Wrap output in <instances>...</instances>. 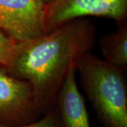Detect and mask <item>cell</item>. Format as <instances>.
<instances>
[{"mask_svg": "<svg viewBox=\"0 0 127 127\" xmlns=\"http://www.w3.org/2000/svg\"><path fill=\"white\" fill-rule=\"evenodd\" d=\"M127 0H47L43 11L44 32L84 16L112 18L126 23Z\"/></svg>", "mask_w": 127, "mask_h": 127, "instance_id": "3957f363", "label": "cell"}, {"mask_svg": "<svg viewBox=\"0 0 127 127\" xmlns=\"http://www.w3.org/2000/svg\"><path fill=\"white\" fill-rule=\"evenodd\" d=\"M76 69L70 68L56 98L62 127H91L86 105L76 83Z\"/></svg>", "mask_w": 127, "mask_h": 127, "instance_id": "8992f818", "label": "cell"}, {"mask_svg": "<svg viewBox=\"0 0 127 127\" xmlns=\"http://www.w3.org/2000/svg\"><path fill=\"white\" fill-rule=\"evenodd\" d=\"M0 127H62L58 112L50 109L42 118L38 119L33 122L23 125L12 126L0 123Z\"/></svg>", "mask_w": 127, "mask_h": 127, "instance_id": "9c48e42d", "label": "cell"}, {"mask_svg": "<svg viewBox=\"0 0 127 127\" xmlns=\"http://www.w3.org/2000/svg\"><path fill=\"white\" fill-rule=\"evenodd\" d=\"M16 42L0 29V68H6L14 55Z\"/></svg>", "mask_w": 127, "mask_h": 127, "instance_id": "ba28073f", "label": "cell"}, {"mask_svg": "<svg viewBox=\"0 0 127 127\" xmlns=\"http://www.w3.org/2000/svg\"><path fill=\"white\" fill-rule=\"evenodd\" d=\"M76 69L100 122L106 127H127L126 68L88 52L78 59Z\"/></svg>", "mask_w": 127, "mask_h": 127, "instance_id": "7a4b0ae2", "label": "cell"}, {"mask_svg": "<svg viewBox=\"0 0 127 127\" xmlns=\"http://www.w3.org/2000/svg\"><path fill=\"white\" fill-rule=\"evenodd\" d=\"M45 1H47V0H45Z\"/></svg>", "mask_w": 127, "mask_h": 127, "instance_id": "30bf717a", "label": "cell"}, {"mask_svg": "<svg viewBox=\"0 0 127 127\" xmlns=\"http://www.w3.org/2000/svg\"><path fill=\"white\" fill-rule=\"evenodd\" d=\"M45 0H0V29L16 42L44 34Z\"/></svg>", "mask_w": 127, "mask_h": 127, "instance_id": "5b68a950", "label": "cell"}, {"mask_svg": "<svg viewBox=\"0 0 127 127\" xmlns=\"http://www.w3.org/2000/svg\"><path fill=\"white\" fill-rule=\"evenodd\" d=\"M43 113L31 84L0 68V123L27 124L40 119Z\"/></svg>", "mask_w": 127, "mask_h": 127, "instance_id": "277c9868", "label": "cell"}, {"mask_svg": "<svg viewBox=\"0 0 127 127\" xmlns=\"http://www.w3.org/2000/svg\"><path fill=\"white\" fill-rule=\"evenodd\" d=\"M96 31L88 21L78 18L29 40L16 42L11 63L5 68L29 82L45 112L56 102L70 68L90 52Z\"/></svg>", "mask_w": 127, "mask_h": 127, "instance_id": "6da1fadb", "label": "cell"}, {"mask_svg": "<svg viewBox=\"0 0 127 127\" xmlns=\"http://www.w3.org/2000/svg\"><path fill=\"white\" fill-rule=\"evenodd\" d=\"M100 48L106 62L119 68L127 66V25L104 35L100 40Z\"/></svg>", "mask_w": 127, "mask_h": 127, "instance_id": "52a82bcc", "label": "cell"}]
</instances>
